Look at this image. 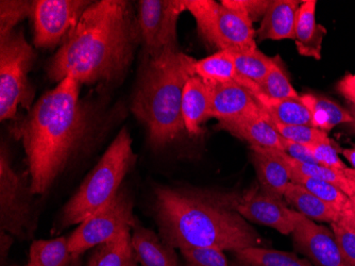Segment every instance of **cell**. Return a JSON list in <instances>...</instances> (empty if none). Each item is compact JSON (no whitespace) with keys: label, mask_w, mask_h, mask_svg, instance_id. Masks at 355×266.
<instances>
[{"label":"cell","mask_w":355,"mask_h":266,"mask_svg":"<svg viewBox=\"0 0 355 266\" xmlns=\"http://www.w3.org/2000/svg\"><path fill=\"white\" fill-rule=\"evenodd\" d=\"M251 159L261 191L282 201L287 185L292 182L286 163L270 148L250 147Z\"/></svg>","instance_id":"15"},{"label":"cell","mask_w":355,"mask_h":266,"mask_svg":"<svg viewBox=\"0 0 355 266\" xmlns=\"http://www.w3.org/2000/svg\"><path fill=\"white\" fill-rule=\"evenodd\" d=\"M80 88L77 79L65 78L14 125L12 133L23 142L35 196L51 189L91 133L93 117L80 101Z\"/></svg>","instance_id":"2"},{"label":"cell","mask_w":355,"mask_h":266,"mask_svg":"<svg viewBox=\"0 0 355 266\" xmlns=\"http://www.w3.org/2000/svg\"><path fill=\"white\" fill-rule=\"evenodd\" d=\"M275 151H276L277 155L286 163L289 171L329 182L331 185L342 190L349 197L355 195V177L348 167L344 171H340V169H331V167H327L320 164L301 163V162L288 157L283 151H277V149Z\"/></svg>","instance_id":"24"},{"label":"cell","mask_w":355,"mask_h":266,"mask_svg":"<svg viewBox=\"0 0 355 266\" xmlns=\"http://www.w3.org/2000/svg\"><path fill=\"white\" fill-rule=\"evenodd\" d=\"M127 266H139V264H137V260H135V258H133L132 260H131L130 262H129V264H128Z\"/></svg>","instance_id":"45"},{"label":"cell","mask_w":355,"mask_h":266,"mask_svg":"<svg viewBox=\"0 0 355 266\" xmlns=\"http://www.w3.org/2000/svg\"><path fill=\"white\" fill-rule=\"evenodd\" d=\"M342 223L346 224L349 227L352 228L355 231V213L352 211V210H349V211L344 212V213L340 214V221Z\"/></svg>","instance_id":"40"},{"label":"cell","mask_w":355,"mask_h":266,"mask_svg":"<svg viewBox=\"0 0 355 266\" xmlns=\"http://www.w3.org/2000/svg\"><path fill=\"white\" fill-rule=\"evenodd\" d=\"M345 79H346L347 81L355 83V75H347L346 77H345Z\"/></svg>","instance_id":"44"},{"label":"cell","mask_w":355,"mask_h":266,"mask_svg":"<svg viewBox=\"0 0 355 266\" xmlns=\"http://www.w3.org/2000/svg\"><path fill=\"white\" fill-rule=\"evenodd\" d=\"M135 161L137 155L133 151L132 138L123 128L69 203L64 206L55 225L58 231L79 225L107 205L123 187V179Z\"/></svg>","instance_id":"5"},{"label":"cell","mask_w":355,"mask_h":266,"mask_svg":"<svg viewBox=\"0 0 355 266\" xmlns=\"http://www.w3.org/2000/svg\"><path fill=\"white\" fill-rule=\"evenodd\" d=\"M196 61L177 51L146 58L141 65L131 109L146 127L155 148L168 145L185 131L183 91L189 78L196 75Z\"/></svg>","instance_id":"4"},{"label":"cell","mask_w":355,"mask_h":266,"mask_svg":"<svg viewBox=\"0 0 355 266\" xmlns=\"http://www.w3.org/2000/svg\"><path fill=\"white\" fill-rule=\"evenodd\" d=\"M291 172L292 182L308 190L321 201L332 206L337 211L344 213V212L351 210L350 197L346 195L342 190L331 185L329 182L324 181V180L308 177V176L301 175L296 172Z\"/></svg>","instance_id":"29"},{"label":"cell","mask_w":355,"mask_h":266,"mask_svg":"<svg viewBox=\"0 0 355 266\" xmlns=\"http://www.w3.org/2000/svg\"><path fill=\"white\" fill-rule=\"evenodd\" d=\"M338 249L348 266H355V231L342 222L331 223Z\"/></svg>","instance_id":"36"},{"label":"cell","mask_w":355,"mask_h":266,"mask_svg":"<svg viewBox=\"0 0 355 266\" xmlns=\"http://www.w3.org/2000/svg\"><path fill=\"white\" fill-rule=\"evenodd\" d=\"M132 229L121 232L119 237L94 248L87 266H127L135 258Z\"/></svg>","instance_id":"27"},{"label":"cell","mask_w":355,"mask_h":266,"mask_svg":"<svg viewBox=\"0 0 355 266\" xmlns=\"http://www.w3.org/2000/svg\"><path fill=\"white\" fill-rule=\"evenodd\" d=\"M33 1L28 0H1L0 1V38L15 31L16 26L31 17Z\"/></svg>","instance_id":"32"},{"label":"cell","mask_w":355,"mask_h":266,"mask_svg":"<svg viewBox=\"0 0 355 266\" xmlns=\"http://www.w3.org/2000/svg\"><path fill=\"white\" fill-rule=\"evenodd\" d=\"M301 99L311 112L313 126L317 129L328 133L337 125L352 122V117L347 110L328 98L304 94L301 96Z\"/></svg>","instance_id":"26"},{"label":"cell","mask_w":355,"mask_h":266,"mask_svg":"<svg viewBox=\"0 0 355 266\" xmlns=\"http://www.w3.org/2000/svg\"><path fill=\"white\" fill-rule=\"evenodd\" d=\"M187 11L184 0H141L137 9L141 41L146 58L177 53L178 21Z\"/></svg>","instance_id":"10"},{"label":"cell","mask_w":355,"mask_h":266,"mask_svg":"<svg viewBox=\"0 0 355 266\" xmlns=\"http://www.w3.org/2000/svg\"><path fill=\"white\" fill-rule=\"evenodd\" d=\"M212 87L195 75L189 78L182 96V119L185 131L191 135L201 133V125L209 119Z\"/></svg>","instance_id":"18"},{"label":"cell","mask_w":355,"mask_h":266,"mask_svg":"<svg viewBox=\"0 0 355 266\" xmlns=\"http://www.w3.org/2000/svg\"><path fill=\"white\" fill-rule=\"evenodd\" d=\"M343 155L348 160L349 163L352 165L353 169H355V145L352 148H347L343 151Z\"/></svg>","instance_id":"41"},{"label":"cell","mask_w":355,"mask_h":266,"mask_svg":"<svg viewBox=\"0 0 355 266\" xmlns=\"http://www.w3.org/2000/svg\"><path fill=\"white\" fill-rule=\"evenodd\" d=\"M292 235L295 248L315 266H348L338 249L333 231L326 226L317 225L302 216Z\"/></svg>","instance_id":"13"},{"label":"cell","mask_w":355,"mask_h":266,"mask_svg":"<svg viewBox=\"0 0 355 266\" xmlns=\"http://www.w3.org/2000/svg\"><path fill=\"white\" fill-rule=\"evenodd\" d=\"M306 147L320 165L327 166L331 169H340V171L347 169L346 164L340 160V156H338L340 149L331 141V139L328 141L306 145Z\"/></svg>","instance_id":"35"},{"label":"cell","mask_w":355,"mask_h":266,"mask_svg":"<svg viewBox=\"0 0 355 266\" xmlns=\"http://www.w3.org/2000/svg\"><path fill=\"white\" fill-rule=\"evenodd\" d=\"M211 85V83H209ZM212 98L209 119L221 122L237 121L264 113L259 101L244 85L236 82L211 85Z\"/></svg>","instance_id":"14"},{"label":"cell","mask_w":355,"mask_h":266,"mask_svg":"<svg viewBox=\"0 0 355 266\" xmlns=\"http://www.w3.org/2000/svg\"><path fill=\"white\" fill-rule=\"evenodd\" d=\"M184 5L209 45L219 51L257 49L253 23L246 16L213 0H184Z\"/></svg>","instance_id":"7"},{"label":"cell","mask_w":355,"mask_h":266,"mask_svg":"<svg viewBox=\"0 0 355 266\" xmlns=\"http://www.w3.org/2000/svg\"><path fill=\"white\" fill-rule=\"evenodd\" d=\"M271 1L269 0H223L221 5L239 12L251 22L263 19Z\"/></svg>","instance_id":"37"},{"label":"cell","mask_w":355,"mask_h":266,"mask_svg":"<svg viewBox=\"0 0 355 266\" xmlns=\"http://www.w3.org/2000/svg\"><path fill=\"white\" fill-rule=\"evenodd\" d=\"M301 3L298 0H272L262 19L257 37L273 41L294 40Z\"/></svg>","instance_id":"19"},{"label":"cell","mask_w":355,"mask_h":266,"mask_svg":"<svg viewBox=\"0 0 355 266\" xmlns=\"http://www.w3.org/2000/svg\"><path fill=\"white\" fill-rule=\"evenodd\" d=\"M237 266H315L309 260L293 253L261 247H248L233 251Z\"/></svg>","instance_id":"28"},{"label":"cell","mask_w":355,"mask_h":266,"mask_svg":"<svg viewBox=\"0 0 355 266\" xmlns=\"http://www.w3.org/2000/svg\"><path fill=\"white\" fill-rule=\"evenodd\" d=\"M180 251L183 266H231L223 251L219 248H189Z\"/></svg>","instance_id":"34"},{"label":"cell","mask_w":355,"mask_h":266,"mask_svg":"<svg viewBox=\"0 0 355 266\" xmlns=\"http://www.w3.org/2000/svg\"><path fill=\"white\" fill-rule=\"evenodd\" d=\"M139 41L137 15L129 1L92 3L48 62V78L58 83L73 77L81 85H117L130 67Z\"/></svg>","instance_id":"1"},{"label":"cell","mask_w":355,"mask_h":266,"mask_svg":"<svg viewBox=\"0 0 355 266\" xmlns=\"http://www.w3.org/2000/svg\"><path fill=\"white\" fill-rule=\"evenodd\" d=\"M133 208L132 197L123 185L107 205L79 224L67 237L69 251L83 255L92 248L112 241L125 230L133 229L139 223Z\"/></svg>","instance_id":"9"},{"label":"cell","mask_w":355,"mask_h":266,"mask_svg":"<svg viewBox=\"0 0 355 266\" xmlns=\"http://www.w3.org/2000/svg\"><path fill=\"white\" fill-rule=\"evenodd\" d=\"M29 174L14 169L7 148L0 153V227L13 238L28 240L37 227Z\"/></svg>","instance_id":"8"},{"label":"cell","mask_w":355,"mask_h":266,"mask_svg":"<svg viewBox=\"0 0 355 266\" xmlns=\"http://www.w3.org/2000/svg\"><path fill=\"white\" fill-rule=\"evenodd\" d=\"M195 73L211 85L236 82L241 85L244 78L236 71L234 56L231 49L218 51L214 55L195 63Z\"/></svg>","instance_id":"25"},{"label":"cell","mask_w":355,"mask_h":266,"mask_svg":"<svg viewBox=\"0 0 355 266\" xmlns=\"http://www.w3.org/2000/svg\"><path fill=\"white\" fill-rule=\"evenodd\" d=\"M272 125L283 139L302 145H311L330 140L327 132L311 126H286L275 123H272Z\"/></svg>","instance_id":"33"},{"label":"cell","mask_w":355,"mask_h":266,"mask_svg":"<svg viewBox=\"0 0 355 266\" xmlns=\"http://www.w3.org/2000/svg\"><path fill=\"white\" fill-rule=\"evenodd\" d=\"M351 210L355 213V195L350 197Z\"/></svg>","instance_id":"43"},{"label":"cell","mask_w":355,"mask_h":266,"mask_svg":"<svg viewBox=\"0 0 355 266\" xmlns=\"http://www.w3.org/2000/svg\"><path fill=\"white\" fill-rule=\"evenodd\" d=\"M337 90L342 94L343 96L351 101V103L355 105V83L347 81L346 79H343L342 81L337 85Z\"/></svg>","instance_id":"39"},{"label":"cell","mask_w":355,"mask_h":266,"mask_svg":"<svg viewBox=\"0 0 355 266\" xmlns=\"http://www.w3.org/2000/svg\"><path fill=\"white\" fill-rule=\"evenodd\" d=\"M35 59V49L21 31L0 38V119H15L19 106L29 111L35 89L28 74Z\"/></svg>","instance_id":"6"},{"label":"cell","mask_w":355,"mask_h":266,"mask_svg":"<svg viewBox=\"0 0 355 266\" xmlns=\"http://www.w3.org/2000/svg\"><path fill=\"white\" fill-rule=\"evenodd\" d=\"M263 111L271 123L286 126H313L312 116L300 97L287 99H269L263 96H254Z\"/></svg>","instance_id":"23"},{"label":"cell","mask_w":355,"mask_h":266,"mask_svg":"<svg viewBox=\"0 0 355 266\" xmlns=\"http://www.w3.org/2000/svg\"><path fill=\"white\" fill-rule=\"evenodd\" d=\"M219 128L248 142L250 147L270 148L283 151V138L279 135L265 112L262 115L253 117L221 122Z\"/></svg>","instance_id":"16"},{"label":"cell","mask_w":355,"mask_h":266,"mask_svg":"<svg viewBox=\"0 0 355 266\" xmlns=\"http://www.w3.org/2000/svg\"><path fill=\"white\" fill-rule=\"evenodd\" d=\"M83 256L71 253L69 238L39 240L30 246L28 266H83Z\"/></svg>","instance_id":"21"},{"label":"cell","mask_w":355,"mask_h":266,"mask_svg":"<svg viewBox=\"0 0 355 266\" xmlns=\"http://www.w3.org/2000/svg\"><path fill=\"white\" fill-rule=\"evenodd\" d=\"M282 142L283 153H286L288 157L301 163L318 164L306 146L285 139Z\"/></svg>","instance_id":"38"},{"label":"cell","mask_w":355,"mask_h":266,"mask_svg":"<svg viewBox=\"0 0 355 266\" xmlns=\"http://www.w3.org/2000/svg\"><path fill=\"white\" fill-rule=\"evenodd\" d=\"M351 169V173H352V175L354 176L355 177V169Z\"/></svg>","instance_id":"46"},{"label":"cell","mask_w":355,"mask_h":266,"mask_svg":"<svg viewBox=\"0 0 355 266\" xmlns=\"http://www.w3.org/2000/svg\"><path fill=\"white\" fill-rule=\"evenodd\" d=\"M237 192L159 187L153 214L163 242L179 251L215 247L236 251L263 245V238L237 211Z\"/></svg>","instance_id":"3"},{"label":"cell","mask_w":355,"mask_h":266,"mask_svg":"<svg viewBox=\"0 0 355 266\" xmlns=\"http://www.w3.org/2000/svg\"><path fill=\"white\" fill-rule=\"evenodd\" d=\"M284 199L295 208L297 212L312 221L326 222L330 224L340 221L342 214L340 212L294 182H291L287 185Z\"/></svg>","instance_id":"22"},{"label":"cell","mask_w":355,"mask_h":266,"mask_svg":"<svg viewBox=\"0 0 355 266\" xmlns=\"http://www.w3.org/2000/svg\"><path fill=\"white\" fill-rule=\"evenodd\" d=\"M349 113H350L351 117H352V122H351L350 125L352 126L353 129L355 130V105L354 103H351L350 108H349Z\"/></svg>","instance_id":"42"},{"label":"cell","mask_w":355,"mask_h":266,"mask_svg":"<svg viewBox=\"0 0 355 266\" xmlns=\"http://www.w3.org/2000/svg\"><path fill=\"white\" fill-rule=\"evenodd\" d=\"M237 211L247 221L273 228L285 235L294 232L303 216L296 210L287 208L281 199L259 189L243 195Z\"/></svg>","instance_id":"12"},{"label":"cell","mask_w":355,"mask_h":266,"mask_svg":"<svg viewBox=\"0 0 355 266\" xmlns=\"http://www.w3.org/2000/svg\"><path fill=\"white\" fill-rule=\"evenodd\" d=\"M92 3L89 0H35L31 19L35 47L53 48L63 43Z\"/></svg>","instance_id":"11"},{"label":"cell","mask_w":355,"mask_h":266,"mask_svg":"<svg viewBox=\"0 0 355 266\" xmlns=\"http://www.w3.org/2000/svg\"><path fill=\"white\" fill-rule=\"evenodd\" d=\"M133 253L139 266H181L175 249L155 232L137 223L132 229Z\"/></svg>","instance_id":"17"},{"label":"cell","mask_w":355,"mask_h":266,"mask_svg":"<svg viewBox=\"0 0 355 266\" xmlns=\"http://www.w3.org/2000/svg\"><path fill=\"white\" fill-rule=\"evenodd\" d=\"M316 7V0L302 1L297 16L294 40L301 56L320 60L327 30L324 26L317 24Z\"/></svg>","instance_id":"20"},{"label":"cell","mask_w":355,"mask_h":266,"mask_svg":"<svg viewBox=\"0 0 355 266\" xmlns=\"http://www.w3.org/2000/svg\"><path fill=\"white\" fill-rule=\"evenodd\" d=\"M232 51L237 73L257 85H260L267 77L279 60V58L267 57L257 48L253 51Z\"/></svg>","instance_id":"30"},{"label":"cell","mask_w":355,"mask_h":266,"mask_svg":"<svg viewBox=\"0 0 355 266\" xmlns=\"http://www.w3.org/2000/svg\"><path fill=\"white\" fill-rule=\"evenodd\" d=\"M252 94L253 96L260 95L275 101L300 97L287 78L284 69L281 65L280 59L269 72L267 77L260 85H257V90Z\"/></svg>","instance_id":"31"}]
</instances>
